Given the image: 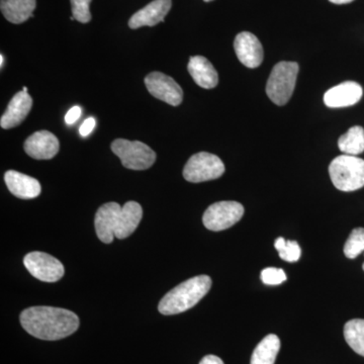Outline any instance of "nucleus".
Wrapping results in <instances>:
<instances>
[{
    "label": "nucleus",
    "mask_w": 364,
    "mask_h": 364,
    "mask_svg": "<svg viewBox=\"0 0 364 364\" xmlns=\"http://www.w3.org/2000/svg\"><path fill=\"white\" fill-rule=\"evenodd\" d=\"M244 215V207L240 203L219 202L210 205L203 214V222L210 231L219 232L229 229L237 224Z\"/></svg>",
    "instance_id": "obj_7"
},
{
    "label": "nucleus",
    "mask_w": 364,
    "mask_h": 364,
    "mask_svg": "<svg viewBox=\"0 0 364 364\" xmlns=\"http://www.w3.org/2000/svg\"><path fill=\"white\" fill-rule=\"evenodd\" d=\"M344 337L347 344L359 355L364 356V320L354 318L344 326Z\"/></svg>",
    "instance_id": "obj_22"
},
{
    "label": "nucleus",
    "mask_w": 364,
    "mask_h": 364,
    "mask_svg": "<svg viewBox=\"0 0 364 364\" xmlns=\"http://www.w3.org/2000/svg\"><path fill=\"white\" fill-rule=\"evenodd\" d=\"M23 91H25V92H28V88L23 87Z\"/></svg>",
    "instance_id": "obj_32"
},
{
    "label": "nucleus",
    "mask_w": 364,
    "mask_h": 364,
    "mask_svg": "<svg viewBox=\"0 0 364 364\" xmlns=\"http://www.w3.org/2000/svg\"><path fill=\"white\" fill-rule=\"evenodd\" d=\"M363 270H364V264L363 265Z\"/></svg>",
    "instance_id": "obj_34"
},
{
    "label": "nucleus",
    "mask_w": 364,
    "mask_h": 364,
    "mask_svg": "<svg viewBox=\"0 0 364 364\" xmlns=\"http://www.w3.org/2000/svg\"><path fill=\"white\" fill-rule=\"evenodd\" d=\"M274 247L279 251V257L287 262H296L301 257V250L298 242L287 241L286 239L279 237L274 242Z\"/></svg>",
    "instance_id": "obj_23"
},
{
    "label": "nucleus",
    "mask_w": 364,
    "mask_h": 364,
    "mask_svg": "<svg viewBox=\"0 0 364 364\" xmlns=\"http://www.w3.org/2000/svg\"><path fill=\"white\" fill-rule=\"evenodd\" d=\"M23 149L28 156L37 160L52 159L58 154V139L48 131H39L26 139Z\"/></svg>",
    "instance_id": "obj_11"
},
{
    "label": "nucleus",
    "mask_w": 364,
    "mask_h": 364,
    "mask_svg": "<svg viewBox=\"0 0 364 364\" xmlns=\"http://www.w3.org/2000/svg\"><path fill=\"white\" fill-rule=\"evenodd\" d=\"M225 173V165L219 157L208 152L196 153L189 158L183 169L186 181L198 182L214 181Z\"/></svg>",
    "instance_id": "obj_6"
},
{
    "label": "nucleus",
    "mask_w": 364,
    "mask_h": 364,
    "mask_svg": "<svg viewBox=\"0 0 364 364\" xmlns=\"http://www.w3.org/2000/svg\"><path fill=\"white\" fill-rule=\"evenodd\" d=\"M23 264L33 277L44 282H58L65 272L63 264L57 258L39 251L26 254Z\"/></svg>",
    "instance_id": "obj_8"
},
{
    "label": "nucleus",
    "mask_w": 364,
    "mask_h": 364,
    "mask_svg": "<svg viewBox=\"0 0 364 364\" xmlns=\"http://www.w3.org/2000/svg\"><path fill=\"white\" fill-rule=\"evenodd\" d=\"M143 217L142 207L136 202H128L122 207L114 236L126 239L136 231Z\"/></svg>",
    "instance_id": "obj_18"
},
{
    "label": "nucleus",
    "mask_w": 364,
    "mask_h": 364,
    "mask_svg": "<svg viewBox=\"0 0 364 364\" xmlns=\"http://www.w3.org/2000/svg\"><path fill=\"white\" fill-rule=\"evenodd\" d=\"M363 90L360 85L354 81H346L330 88L324 95V102L332 109L351 107L358 104L363 97Z\"/></svg>",
    "instance_id": "obj_13"
},
{
    "label": "nucleus",
    "mask_w": 364,
    "mask_h": 364,
    "mask_svg": "<svg viewBox=\"0 0 364 364\" xmlns=\"http://www.w3.org/2000/svg\"><path fill=\"white\" fill-rule=\"evenodd\" d=\"M70 1L73 18L79 23H90L91 21L90 6L92 0H70Z\"/></svg>",
    "instance_id": "obj_25"
},
{
    "label": "nucleus",
    "mask_w": 364,
    "mask_h": 364,
    "mask_svg": "<svg viewBox=\"0 0 364 364\" xmlns=\"http://www.w3.org/2000/svg\"><path fill=\"white\" fill-rule=\"evenodd\" d=\"M329 174L339 191H358L364 186V160L352 155H340L330 164Z\"/></svg>",
    "instance_id": "obj_3"
},
{
    "label": "nucleus",
    "mask_w": 364,
    "mask_h": 364,
    "mask_svg": "<svg viewBox=\"0 0 364 364\" xmlns=\"http://www.w3.org/2000/svg\"><path fill=\"white\" fill-rule=\"evenodd\" d=\"M212 279L208 275H198L181 282L163 296L158 310L162 315H177L193 308L208 293Z\"/></svg>",
    "instance_id": "obj_2"
},
{
    "label": "nucleus",
    "mask_w": 364,
    "mask_h": 364,
    "mask_svg": "<svg viewBox=\"0 0 364 364\" xmlns=\"http://www.w3.org/2000/svg\"><path fill=\"white\" fill-rule=\"evenodd\" d=\"M95 127V119L93 117H88L87 119H85V123L81 124L80 129H79V134L82 136H88L93 131Z\"/></svg>",
    "instance_id": "obj_27"
},
{
    "label": "nucleus",
    "mask_w": 364,
    "mask_h": 364,
    "mask_svg": "<svg viewBox=\"0 0 364 364\" xmlns=\"http://www.w3.org/2000/svg\"><path fill=\"white\" fill-rule=\"evenodd\" d=\"M329 1L334 4H350L353 0H329Z\"/></svg>",
    "instance_id": "obj_30"
},
{
    "label": "nucleus",
    "mask_w": 364,
    "mask_h": 364,
    "mask_svg": "<svg viewBox=\"0 0 364 364\" xmlns=\"http://www.w3.org/2000/svg\"><path fill=\"white\" fill-rule=\"evenodd\" d=\"M37 6V0H1L0 9L4 18L11 23H25L33 18V11Z\"/></svg>",
    "instance_id": "obj_19"
},
{
    "label": "nucleus",
    "mask_w": 364,
    "mask_h": 364,
    "mask_svg": "<svg viewBox=\"0 0 364 364\" xmlns=\"http://www.w3.org/2000/svg\"><path fill=\"white\" fill-rule=\"evenodd\" d=\"M188 69L196 85L205 90H212L219 83V75H218L217 70L205 57H191Z\"/></svg>",
    "instance_id": "obj_17"
},
{
    "label": "nucleus",
    "mask_w": 364,
    "mask_h": 364,
    "mask_svg": "<svg viewBox=\"0 0 364 364\" xmlns=\"http://www.w3.org/2000/svg\"><path fill=\"white\" fill-rule=\"evenodd\" d=\"M364 251V229L358 228L349 235L344 245V254L349 259H354Z\"/></svg>",
    "instance_id": "obj_24"
},
{
    "label": "nucleus",
    "mask_w": 364,
    "mask_h": 364,
    "mask_svg": "<svg viewBox=\"0 0 364 364\" xmlns=\"http://www.w3.org/2000/svg\"><path fill=\"white\" fill-rule=\"evenodd\" d=\"M171 0H154L134 14L129 21V26L133 30L142 26H154L164 21L165 16L171 9Z\"/></svg>",
    "instance_id": "obj_14"
},
{
    "label": "nucleus",
    "mask_w": 364,
    "mask_h": 364,
    "mask_svg": "<svg viewBox=\"0 0 364 364\" xmlns=\"http://www.w3.org/2000/svg\"><path fill=\"white\" fill-rule=\"evenodd\" d=\"M4 181L9 191L21 200L37 198L42 191L40 182L37 179L14 170H9L6 172Z\"/></svg>",
    "instance_id": "obj_16"
},
{
    "label": "nucleus",
    "mask_w": 364,
    "mask_h": 364,
    "mask_svg": "<svg viewBox=\"0 0 364 364\" xmlns=\"http://www.w3.org/2000/svg\"><path fill=\"white\" fill-rule=\"evenodd\" d=\"M0 60H1V61H0V66H1L2 68V67H4V55H0Z\"/></svg>",
    "instance_id": "obj_31"
},
{
    "label": "nucleus",
    "mask_w": 364,
    "mask_h": 364,
    "mask_svg": "<svg viewBox=\"0 0 364 364\" xmlns=\"http://www.w3.org/2000/svg\"><path fill=\"white\" fill-rule=\"evenodd\" d=\"M122 207L117 203H107L98 208L95 215V231L98 239L105 244L112 243L119 221Z\"/></svg>",
    "instance_id": "obj_12"
},
{
    "label": "nucleus",
    "mask_w": 364,
    "mask_h": 364,
    "mask_svg": "<svg viewBox=\"0 0 364 364\" xmlns=\"http://www.w3.org/2000/svg\"><path fill=\"white\" fill-rule=\"evenodd\" d=\"M81 116V109L80 107H73L71 109H69V112H67L65 116V122L68 124H72L75 123L76 121Z\"/></svg>",
    "instance_id": "obj_28"
},
{
    "label": "nucleus",
    "mask_w": 364,
    "mask_h": 364,
    "mask_svg": "<svg viewBox=\"0 0 364 364\" xmlns=\"http://www.w3.org/2000/svg\"><path fill=\"white\" fill-rule=\"evenodd\" d=\"M20 320L28 334L47 341L66 338L79 328L76 314L54 306H31L21 312Z\"/></svg>",
    "instance_id": "obj_1"
},
{
    "label": "nucleus",
    "mask_w": 364,
    "mask_h": 364,
    "mask_svg": "<svg viewBox=\"0 0 364 364\" xmlns=\"http://www.w3.org/2000/svg\"><path fill=\"white\" fill-rule=\"evenodd\" d=\"M200 364H224V363H223L222 359L218 358V356L207 355L200 360Z\"/></svg>",
    "instance_id": "obj_29"
},
{
    "label": "nucleus",
    "mask_w": 364,
    "mask_h": 364,
    "mask_svg": "<svg viewBox=\"0 0 364 364\" xmlns=\"http://www.w3.org/2000/svg\"><path fill=\"white\" fill-rule=\"evenodd\" d=\"M261 280L268 286H277L286 282L287 274L280 268L267 267L261 272Z\"/></svg>",
    "instance_id": "obj_26"
},
{
    "label": "nucleus",
    "mask_w": 364,
    "mask_h": 364,
    "mask_svg": "<svg viewBox=\"0 0 364 364\" xmlns=\"http://www.w3.org/2000/svg\"><path fill=\"white\" fill-rule=\"evenodd\" d=\"M338 147L346 155L358 156L364 151V129L354 126L339 138Z\"/></svg>",
    "instance_id": "obj_21"
},
{
    "label": "nucleus",
    "mask_w": 364,
    "mask_h": 364,
    "mask_svg": "<svg viewBox=\"0 0 364 364\" xmlns=\"http://www.w3.org/2000/svg\"><path fill=\"white\" fill-rule=\"evenodd\" d=\"M203 1L210 2V1H213V0H203Z\"/></svg>",
    "instance_id": "obj_33"
},
{
    "label": "nucleus",
    "mask_w": 364,
    "mask_h": 364,
    "mask_svg": "<svg viewBox=\"0 0 364 364\" xmlns=\"http://www.w3.org/2000/svg\"><path fill=\"white\" fill-rule=\"evenodd\" d=\"M299 73L296 62L282 61L273 67L267 85L269 100L277 105H284L293 97Z\"/></svg>",
    "instance_id": "obj_4"
},
{
    "label": "nucleus",
    "mask_w": 364,
    "mask_h": 364,
    "mask_svg": "<svg viewBox=\"0 0 364 364\" xmlns=\"http://www.w3.org/2000/svg\"><path fill=\"white\" fill-rule=\"evenodd\" d=\"M111 148L128 169L146 170L156 161V153L149 146L139 141L117 139L112 143Z\"/></svg>",
    "instance_id": "obj_5"
},
{
    "label": "nucleus",
    "mask_w": 364,
    "mask_h": 364,
    "mask_svg": "<svg viewBox=\"0 0 364 364\" xmlns=\"http://www.w3.org/2000/svg\"><path fill=\"white\" fill-rule=\"evenodd\" d=\"M280 350V340L277 335L269 334L254 349L250 364H274Z\"/></svg>",
    "instance_id": "obj_20"
},
{
    "label": "nucleus",
    "mask_w": 364,
    "mask_h": 364,
    "mask_svg": "<svg viewBox=\"0 0 364 364\" xmlns=\"http://www.w3.org/2000/svg\"><path fill=\"white\" fill-rule=\"evenodd\" d=\"M32 107L33 100L30 95L25 92V91H20L11 98V102L7 105L6 112L2 114L1 119H0V126L4 130L18 127V124L25 121Z\"/></svg>",
    "instance_id": "obj_15"
},
{
    "label": "nucleus",
    "mask_w": 364,
    "mask_h": 364,
    "mask_svg": "<svg viewBox=\"0 0 364 364\" xmlns=\"http://www.w3.org/2000/svg\"><path fill=\"white\" fill-rule=\"evenodd\" d=\"M234 49L239 61L248 68H257L264 57L260 41L253 33L242 32L234 41Z\"/></svg>",
    "instance_id": "obj_10"
},
{
    "label": "nucleus",
    "mask_w": 364,
    "mask_h": 364,
    "mask_svg": "<svg viewBox=\"0 0 364 364\" xmlns=\"http://www.w3.org/2000/svg\"><path fill=\"white\" fill-rule=\"evenodd\" d=\"M145 85L148 91L157 100L177 107L183 100V91L173 78L161 72H152L146 76Z\"/></svg>",
    "instance_id": "obj_9"
}]
</instances>
